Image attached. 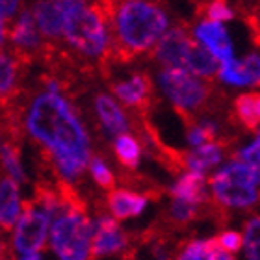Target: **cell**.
<instances>
[{
  "label": "cell",
  "instance_id": "1",
  "mask_svg": "<svg viewBox=\"0 0 260 260\" xmlns=\"http://www.w3.org/2000/svg\"><path fill=\"white\" fill-rule=\"evenodd\" d=\"M19 126L41 149L50 175L78 191L93 156L91 134L65 93L39 91L19 106Z\"/></svg>",
  "mask_w": 260,
  "mask_h": 260
},
{
  "label": "cell",
  "instance_id": "2",
  "mask_svg": "<svg viewBox=\"0 0 260 260\" xmlns=\"http://www.w3.org/2000/svg\"><path fill=\"white\" fill-rule=\"evenodd\" d=\"M104 11L108 19L112 50L103 69L112 67V63H128L152 52L160 38L171 26L168 10L154 2H104Z\"/></svg>",
  "mask_w": 260,
  "mask_h": 260
},
{
  "label": "cell",
  "instance_id": "3",
  "mask_svg": "<svg viewBox=\"0 0 260 260\" xmlns=\"http://www.w3.org/2000/svg\"><path fill=\"white\" fill-rule=\"evenodd\" d=\"M61 43L65 41V45L86 63H97L99 67H104L112 50V38L104 4L61 0Z\"/></svg>",
  "mask_w": 260,
  "mask_h": 260
},
{
  "label": "cell",
  "instance_id": "4",
  "mask_svg": "<svg viewBox=\"0 0 260 260\" xmlns=\"http://www.w3.org/2000/svg\"><path fill=\"white\" fill-rule=\"evenodd\" d=\"M93 217L76 190H67L61 210L52 217L49 247L58 260H91Z\"/></svg>",
  "mask_w": 260,
  "mask_h": 260
},
{
  "label": "cell",
  "instance_id": "5",
  "mask_svg": "<svg viewBox=\"0 0 260 260\" xmlns=\"http://www.w3.org/2000/svg\"><path fill=\"white\" fill-rule=\"evenodd\" d=\"M258 169H253L238 160H227L206 180L210 203L219 212L253 210L258 205Z\"/></svg>",
  "mask_w": 260,
  "mask_h": 260
},
{
  "label": "cell",
  "instance_id": "6",
  "mask_svg": "<svg viewBox=\"0 0 260 260\" xmlns=\"http://www.w3.org/2000/svg\"><path fill=\"white\" fill-rule=\"evenodd\" d=\"M156 86L184 121L197 119L206 114L217 93L212 82L195 78L182 69H160L156 75Z\"/></svg>",
  "mask_w": 260,
  "mask_h": 260
},
{
  "label": "cell",
  "instance_id": "7",
  "mask_svg": "<svg viewBox=\"0 0 260 260\" xmlns=\"http://www.w3.org/2000/svg\"><path fill=\"white\" fill-rule=\"evenodd\" d=\"M52 216L34 203L32 199L24 201L22 212L17 219L15 227L10 233V255L11 258L22 255L41 253L49 244V231Z\"/></svg>",
  "mask_w": 260,
  "mask_h": 260
},
{
  "label": "cell",
  "instance_id": "8",
  "mask_svg": "<svg viewBox=\"0 0 260 260\" xmlns=\"http://www.w3.org/2000/svg\"><path fill=\"white\" fill-rule=\"evenodd\" d=\"M136 251L138 247L132 234L126 233L114 217H110L106 212L93 217L91 258L119 256L121 260H132Z\"/></svg>",
  "mask_w": 260,
  "mask_h": 260
},
{
  "label": "cell",
  "instance_id": "9",
  "mask_svg": "<svg viewBox=\"0 0 260 260\" xmlns=\"http://www.w3.org/2000/svg\"><path fill=\"white\" fill-rule=\"evenodd\" d=\"M8 41L11 45L10 52L24 65L43 58L47 43L36 26L30 8H21V11L17 13L13 24L8 28Z\"/></svg>",
  "mask_w": 260,
  "mask_h": 260
},
{
  "label": "cell",
  "instance_id": "10",
  "mask_svg": "<svg viewBox=\"0 0 260 260\" xmlns=\"http://www.w3.org/2000/svg\"><path fill=\"white\" fill-rule=\"evenodd\" d=\"M195 47L191 39L190 28L184 24L169 26L168 32L164 34L156 47L152 49V60L160 65V69H182L191 49Z\"/></svg>",
  "mask_w": 260,
  "mask_h": 260
},
{
  "label": "cell",
  "instance_id": "11",
  "mask_svg": "<svg viewBox=\"0 0 260 260\" xmlns=\"http://www.w3.org/2000/svg\"><path fill=\"white\" fill-rule=\"evenodd\" d=\"M112 97L123 103L126 108L134 110L138 115H145L152 106L154 84L145 71H136L126 78L112 82Z\"/></svg>",
  "mask_w": 260,
  "mask_h": 260
},
{
  "label": "cell",
  "instance_id": "12",
  "mask_svg": "<svg viewBox=\"0 0 260 260\" xmlns=\"http://www.w3.org/2000/svg\"><path fill=\"white\" fill-rule=\"evenodd\" d=\"M190 34L193 43L201 49H205L219 65H225L236 58L234 56V41L225 24L199 19L191 26Z\"/></svg>",
  "mask_w": 260,
  "mask_h": 260
},
{
  "label": "cell",
  "instance_id": "13",
  "mask_svg": "<svg viewBox=\"0 0 260 260\" xmlns=\"http://www.w3.org/2000/svg\"><path fill=\"white\" fill-rule=\"evenodd\" d=\"M93 112L97 117L99 125L104 130V134L114 140L115 136L126 134L132 130L130 115L110 93H97L93 99Z\"/></svg>",
  "mask_w": 260,
  "mask_h": 260
},
{
  "label": "cell",
  "instance_id": "14",
  "mask_svg": "<svg viewBox=\"0 0 260 260\" xmlns=\"http://www.w3.org/2000/svg\"><path fill=\"white\" fill-rule=\"evenodd\" d=\"M149 199H151L149 195L141 193L138 190L114 188L104 197V206H106V214L119 223L125 221V219L140 217L147 210Z\"/></svg>",
  "mask_w": 260,
  "mask_h": 260
},
{
  "label": "cell",
  "instance_id": "15",
  "mask_svg": "<svg viewBox=\"0 0 260 260\" xmlns=\"http://www.w3.org/2000/svg\"><path fill=\"white\" fill-rule=\"evenodd\" d=\"M258 52H249L244 58H234L225 65H219L217 78L231 87H255L260 80Z\"/></svg>",
  "mask_w": 260,
  "mask_h": 260
},
{
  "label": "cell",
  "instance_id": "16",
  "mask_svg": "<svg viewBox=\"0 0 260 260\" xmlns=\"http://www.w3.org/2000/svg\"><path fill=\"white\" fill-rule=\"evenodd\" d=\"M225 154H227V141L203 143L191 151L180 152V169L206 177L208 171L221 166Z\"/></svg>",
  "mask_w": 260,
  "mask_h": 260
},
{
  "label": "cell",
  "instance_id": "17",
  "mask_svg": "<svg viewBox=\"0 0 260 260\" xmlns=\"http://www.w3.org/2000/svg\"><path fill=\"white\" fill-rule=\"evenodd\" d=\"M32 10L34 21L38 26L45 43L60 45L61 30H63V10L61 0H49V2H36Z\"/></svg>",
  "mask_w": 260,
  "mask_h": 260
},
{
  "label": "cell",
  "instance_id": "18",
  "mask_svg": "<svg viewBox=\"0 0 260 260\" xmlns=\"http://www.w3.org/2000/svg\"><path fill=\"white\" fill-rule=\"evenodd\" d=\"M22 67L24 63L11 52H0V110L11 106L22 95Z\"/></svg>",
  "mask_w": 260,
  "mask_h": 260
},
{
  "label": "cell",
  "instance_id": "19",
  "mask_svg": "<svg viewBox=\"0 0 260 260\" xmlns=\"http://www.w3.org/2000/svg\"><path fill=\"white\" fill-rule=\"evenodd\" d=\"M22 206L24 199L21 195V186L0 175V233H11L21 216Z\"/></svg>",
  "mask_w": 260,
  "mask_h": 260
},
{
  "label": "cell",
  "instance_id": "20",
  "mask_svg": "<svg viewBox=\"0 0 260 260\" xmlns=\"http://www.w3.org/2000/svg\"><path fill=\"white\" fill-rule=\"evenodd\" d=\"M169 197L188 201V203H193V205L199 206H206L210 203L206 177L191 173V171H182L175 179L173 184L169 186Z\"/></svg>",
  "mask_w": 260,
  "mask_h": 260
},
{
  "label": "cell",
  "instance_id": "21",
  "mask_svg": "<svg viewBox=\"0 0 260 260\" xmlns=\"http://www.w3.org/2000/svg\"><path fill=\"white\" fill-rule=\"evenodd\" d=\"M173 260H236L216 244L214 238H190L177 244Z\"/></svg>",
  "mask_w": 260,
  "mask_h": 260
},
{
  "label": "cell",
  "instance_id": "22",
  "mask_svg": "<svg viewBox=\"0 0 260 260\" xmlns=\"http://www.w3.org/2000/svg\"><path fill=\"white\" fill-rule=\"evenodd\" d=\"M233 119L236 125L244 130H249L253 134H258V121H260V97L258 93L247 91L240 93L233 103Z\"/></svg>",
  "mask_w": 260,
  "mask_h": 260
},
{
  "label": "cell",
  "instance_id": "23",
  "mask_svg": "<svg viewBox=\"0 0 260 260\" xmlns=\"http://www.w3.org/2000/svg\"><path fill=\"white\" fill-rule=\"evenodd\" d=\"M112 149L117 158V162L126 168L128 171H136L140 168L141 158H143V147H141L140 140L134 134H119L112 140Z\"/></svg>",
  "mask_w": 260,
  "mask_h": 260
},
{
  "label": "cell",
  "instance_id": "24",
  "mask_svg": "<svg viewBox=\"0 0 260 260\" xmlns=\"http://www.w3.org/2000/svg\"><path fill=\"white\" fill-rule=\"evenodd\" d=\"M217 69H219V63L205 49H201L197 45L191 49L184 65L186 73H190L195 78H201V80L205 82H212V78L217 75Z\"/></svg>",
  "mask_w": 260,
  "mask_h": 260
},
{
  "label": "cell",
  "instance_id": "25",
  "mask_svg": "<svg viewBox=\"0 0 260 260\" xmlns=\"http://www.w3.org/2000/svg\"><path fill=\"white\" fill-rule=\"evenodd\" d=\"M260 219L258 216H251L244 223L242 231V260H260L258 247H260Z\"/></svg>",
  "mask_w": 260,
  "mask_h": 260
},
{
  "label": "cell",
  "instance_id": "26",
  "mask_svg": "<svg viewBox=\"0 0 260 260\" xmlns=\"http://www.w3.org/2000/svg\"><path fill=\"white\" fill-rule=\"evenodd\" d=\"M87 171L89 177L93 179V182L104 191H112L115 188V175L112 171V168L108 166V162L99 154H93L89 164H87Z\"/></svg>",
  "mask_w": 260,
  "mask_h": 260
},
{
  "label": "cell",
  "instance_id": "27",
  "mask_svg": "<svg viewBox=\"0 0 260 260\" xmlns=\"http://www.w3.org/2000/svg\"><path fill=\"white\" fill-rule=\"evenodd\" d=\"M199 11L203 13L199 19L219 22V24H225V22H231L236 19V10L231 4H227V2H221V0H214V2L203 4Z\"/></svg>",
  "mask_w": 260,
  "mask_h": 260
},
{
  "label": "cell",
  "instance_id": "28",
  "mask_svg": "<svg viewBox=\"0 0 260 260\" xmlns=\"http://www.w3.org/2000/svg\"><path fill=\"white\" fill-rule=\"evenodd\" d=\"M258 152H260V140H258V134H255L251 138L249 143L238 147V149L233 152V160H238V162L245 164V166H249V168L258 169L260 168Z\"/></svg>",
  "mask_w": 260,
  "mask_h": 260
},
{
  "label": "cell",
  "instance_id": "29",
  "mask_svg": "<svg viewBox=\"0 0 260 260\" xmlns=\"http://www.w3.org/2000/svg\"><path fill=\"white\" fill-rule=\"evenodd\" d=\"M214 240H216V244L225 253H229V255L234 256L242 251V233L236 231V229H223Z\"/></svg>",
  "mask_w": 260,
  "mask_h": 260
},
{
  "label": "cell",
  "instance_id": "30",
  "mask_svg": "<svg viewBox=\"0 0 260 260\" xmlns=\"http://www.w3.org/2000/svg\"><path fill=\"white\" fill-rule=\"evenodd\" d=\"M21 11V4L15 0H0V21L8 22L10 19H15Z\"/></svg>",
  "mask_w": 260,
  "mask_h": 260
},
{
  "label": "cell",
  "instance_id": "31",
  "mask_svg": "<svg viewBox=\"0 0 260 260\" xmlns=\"http://www.w3.org/2000/svg\"><path fill=\"white\" fill-rule=\"evenodd\" d=\"M6 256H11L10 255V242H8L4 233H0V258H6Z\"/></svg>",
  "mask_w": 260,
  "mask_h": 260
},
{
  "label": "cell",
  "instance_id": "32",
  "mask_svg": "<svg viewBox=\"0 0 260 260\" xmlns=\"http://www.w3.org/2000/svg\"><path fill=\"white\" fill-rule=\"evenodd\" d=\"M6 43H8V22L0 21V52L4 50Z\"/></svg>",
  "mask_w": 260,
  "mask_h": 260
},
{
  "label": "cell",
  "instance_id": "33",
  "mask_svg": "<svg viewBox=\"0 0 260 260\" xmlns=\"http://www.w3.org/2000/svg\"><path fill=\"white\" fill-rule=\"evenodd\" d=\"M0 260H13L11 256H6V258H0Z\"/></svg>",
  "mask_w": 260,
  "mask_h": 260
}]
</instances>
